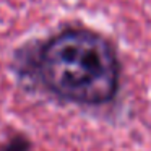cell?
<instances>
[{
	"label": "cell",
	"instance_id": "cell-2",
	"mask_svg": "<svg viewBox=\"0 0 151 151\" xmlns=\"http://www.w3.org/2000/svg\"><path fill=\"white\" fill-rule=\"evenodd\" d=\"M28 148H29L28 140H24V138H21V137H17L13 141H10L7 146H4L2 151H26Z\"/></svg>",
	"mask_w": 151,
	"mask_h": 151
},
{
	"label": "cell",
	"instance_id": "cell-1",
	"mask_svg": "<svg viewBox=\"0 0 151 151\" xmlns=\"http://www.w3.org/2000/svg\"><path fill=\"white\" fill-rule=\"evenodd\" d=\"M37 76L49 93L81 106H102L120 86V62L104 36L85 28H70L42 46Z\"/></svg>",
	"mask_w": 151,
	"mask_h": 151
}]
</instances>
